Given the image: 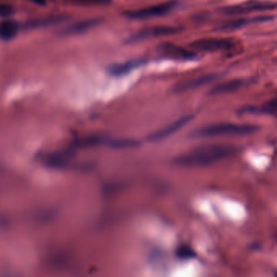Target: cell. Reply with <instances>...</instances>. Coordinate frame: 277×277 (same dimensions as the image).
<instances>
[{
	"label": "cell",
	"mask_w": 277,
	"mask_h": 277,
	"mask_svg": "<svg viewBox=\"0 0 277 277\" xmlns=\"http://www.w3.org/2000/svg\"><path fill=\"white\" fill-rule=\"evenodd\" d=\"M19 25L14 21L8 20L0 24V37L4 40H10L18 33Z\"/></svg>",
	"instance_id": "9a60e30c"
},
{
	"label": "cell",
	"mask_w": 277,
	"mask_h": 277,
	"mask_svg": "<svg viewBox=\"0 0 277 277\" xmlns=\"http://www.w3.org/2000/svg\"><path fill=\"white\" fill-rule=\"evenodd\" d=\"M34 2L38 4H44L45 0H33Z\"/></svg>",
	"instance_id": "d6986e66"
},
{
	"label": "cell",
	"mask_w": 277,
	"mask_h": 277,
	"mask_svg": "<svg viewBox=\"0 0 277 277\" xmlns=\"http://www.w3.org/2000/svg\"><path fill=\"white\" fill-rule=\"evenodd\" d=\"M216 78H217L216 75H206V76H200V77L196 78V79L189 80V81L177 84L175 87V91L176 92H184V91L199 88L200 86L208 84L210 82L215 80Z\"/></svg>",
	"instance_id": "7c38bea8"
},
{
	"label": "cell",
	"mask_w": 277,
	"mask_h": 277,
	"mask_svg": "<svg viewBox=\"0 0 277 277\" xmlns=\"http://www.w3.org/2000/svg\"><path fill=\"white\" fill-rule=\"evenodd\" d=\"M275 8H276V4L269 1L249 0L245 2L220 8L219 13L224 16H241V15L248 14L251 12L273 10Z\"/></svg>",
	"instance_id": "3957f363"
},
{
	"label": "cell",
	"mask_w": 277,
	"mask_h": 277,
	"mask_svg": "<svg viewBox=\"0 0 277 277\" xmlns=\"http://www.w3.org/2000/svg\"><path fill=\"white\" fill-rule=\"evenodd\" d=\"M181 28L175 26H151L132 34V36L128 38V42L133 43V42H140V41L150 39V38L170 36V35H174L181 32Z\"/></svg>",
	"instance_id": "8992f818"
},
{
	"label": "cell",
	"mask_w": 277,
	"mask_h": 277,
	"mask_svg": "<svg viewBox=\"0 0 277 277\" xmlns=\"http://www.w3.org/2000/svg\"><path fill=\"white\" fill-rule=\"evenodd\" d=\"M144 64V60L135 59L129 60L127 62L120 64H112L108 68V72L112 76H120L128 74L134 69L139 68Z\"/></svg>",
	"instance_id": "8fae6325"
},
{
	"label": "cell",
	"mask_w": 277,
	"mask_h": 277,
	"mask_svg": "<svg viewBox=\"0 0 277 277\" xmlns=\"http://www.w3.org/2000/svg\"><path fill=\"white\" fill-rule=\"evenodd\" d=\"M176 255H177V258H179L180 259H185V260L196 257V252L192 249V247L186 245V244L180 245L177 248Z\"/></svg>",
	"instance_id": "2e32d148"
},
{
	"label": "cell",
	"mask_w": 277,
	"mask_h": 277,
	"mask_svg": "<svg viewBox=\"0 0 277 277\" xmlns=\"http://www.w3.org/2000/svg\"><path fill=\"white\" fill-rule=\"evenodd\" d=\"M192 118H193L192 116L189 115L179 118L175 122H172L170 125H168L163 129L160 130L158 132L151 135L149 136V140L157 141V140H163L165 138L169 137L177 131H179L182 127L185 126L186 124H188L192 120Z\"/></svg>",
	"instance_id": "30bf717a"
},
{
	"label": "cell",
	"mask_w": 277,
	"mask_h": 277,
	"mask_svg": "<svg viewBox=\"0 0 277 277\" xmlns=\"http://www.w3.org/2000/svg\"><path fill=\"white\" fill-rule=\"evenodd\" d=\"M158 50L161 54L172 59L190 61L195 59L197 57V54L194 50H188L170 42H163L160 44Z\"/></svg>",
	"instance_id": "52a82bcc"
},
{
	"label": "cell",
	"mask_w": 277,
	"mask_h": 277,
	"mask_svg": "<svg viewBox=\"0 0 277 277\" xmlns=\"http://www.w3.org/2000/svg\"><path fill=\"white\" fill-rule=\"evenodd\" d=\"M13 13V8L9 5L0 4V16L8 17Z\"/></svg>",
	"instance_id": "ac0fdd59"
},
{
	"label": "cell",
	"mask_w": 277,
	"mask_h": 277,
	"mask_svg": "<svg viewBox=\"0 0 277 277\" xmlns=\"http://www.w3.org/2000/svg\"><path fill=\"white\" fill-rule=\"evenodd\" d=\"M275 277H277V271H275Z\"/></svg>",
	"instance_id": "ffe728a7"
},
{
	"label": "cell",
	"mask_w": 277,
	"mask_h": 277,
	"mask_svg": "<svg viewBox=\"0 0 277 277\" xmlns=\"http://www.w3.org/2000/svg\"><path fill=\"white\" fill-rule=\"evenodd\" d=\"M271 16H255L251 18H237L233 20H228L226 22L222 23L217 27L218 31H232V30L239 29L243 28L248 24H254V23L264 22L267 20H271Z\"/></svg>",
	"instance_id": "ba28073f"
},
{
	"label": "cell",
	"mask_w": 277,
	"mask_h": 277,
	"mask_svg": "<svg viewBox=\"0 0 277 277\" xmlns=\"http://www.w3.org/2000/svg\"><path fill=\"white\" fill-rule=\"evenodd\" d=\"M233 146L227 144H209L201 146L174 158L175 165L182 167H202L226 159L237 152Z\"/></svg>",
	"instance_id": "6da1fadb"
},
{
	"label": "cell",
	"mask_w": 277,
	"mask_h": 277,
	"mask_svg": "<svg viewBox=\"0 0 277 277\" xmlns=\"http://www.w3.org/2000/svg\"><path fill=\"white\" fill-rule=\"evenodd\" d=\"M247 84V81L242 80H233L230 81L225 82L222 84L215 86L210 90L211 95H218V94H226V93L233 92L238 88L243 87Z\"/></svg>",
	"instance_id": "4fadbf2b"
},
{
	"label": "cell",
	"mask_w": 277,
	"mask_h": 277,
	"mask_svg": "<svg viewBox=\"0 0 277 277\" xmlns=\"http://www.w3.org/2000/svg\"><path fill=\"white\" fill-rule=\"evenodd\" d=\"M190 46L194 51L213 53L231 50L234 44L227 38H205L194 41Z\"/></svg>",
	"instance_id": "5b68a950"
},
{
	"label": "cell",
	"mask_w": 277,
	"mask_h": 277,
	"mask_svg": "<svg viewBox=\"0 0 277 277\" xmlns=\"http://www.w3.org/2000/svg\"><path fill=\"white\" fill-rule=\"evenodd\" d=\"M176 6H177L176 1H168V2L162 3L153 6L140 8L136 10L128 11L124 12V16L131 20H148V19L160 17V16L168 14Z\"/></svg>",
	"instance_id": "277c9868"
},
{
	"label": "cell",
	"mask_w": 277,
	"mask_h": 277,
	"mask_svg": "<svg viewBox=\"0 0 277 277\" xmlns=\"http://www.w3.org/2000/svg\"><path fill=\"white\" fill-rule=\"evenodd\" d=\"M69 2L80 6H98V5H107L110 4L111 0H68Z\"/></svg>",
	"instance_id": "e0dca14e"
},
{
	"label": "cell",
	"mask_w": 277,
	"mask_h": 277,
	"mask_svg": "<svg viewBox=\"0 0 277 277\" xmlns=\"http://www.w3.org/2000/svg\"><path fill=\"white\" fill-rule=\"evenodd\" d=\"M258 130V127L250 124H218L200 128L194 132V136L196 137L247 136L255 133Z\"/></svg>",
	"instance_id": "7a4b0ae2"
},
{
	"label": "cell",
	"mask_w": 277,
	"mask_h": 277,
	"mask_svg": "<svg viewBox=\"0 0 277 277\" xmlns=\"http://www.w3.org/2000/svg\"><path fill=\"white\" fill-rule=\"evenodd\" d=\"M277 110V98H274L270 102L264 104L261 106H254V107L244 108L241 112L243 114H260V113H271Z\"/></svg>",
	"instance_id": "5bb4252c"
},
{
	"label": "cell",
	"mask_w": 277,
	"mask_h": 277,
	"mask_svg": "<svg viewBox=\"0 0 277 277\" xmlns=\"http://www.w3.org/2000/svg\"><path fill=\"white\" fill-rule=\"evenodd\" d=\"M102 22V19L91 18L87 20H81L74 24L67 26L62 30V34L64 35H78L83 33L87 32L88 30L95 28Z\"/></svg>",
	"instance_id": "9c48e42d"
}]
</instances>
